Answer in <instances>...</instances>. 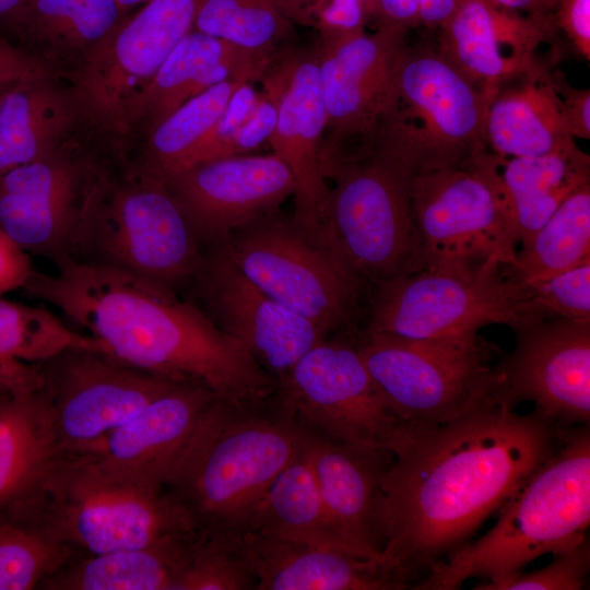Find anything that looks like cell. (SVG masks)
<instances>
[{
    "label": "cell",
    "instance_id": "2e32d148",
    "mask_svg": "<svg viewBox=\"0 0 590 590\" xmlns=\"http://www.w3.org/2000/svg\"><path fill=\"white\" fill-rule=\"evenodd\" d=\"M411 204L426 266H514L519 246L503 206L470 163L413 175Z\"/></svg>",
    "mask_w": 590,
    "mask_h": 590
},
{
    "label": "cell",
    "instance_id": "3957f363",
    "mask_svg": "<svg viewBox=\"0 0 590 590\" xmlns=\"http://www.w3.org/2000/svg\"><path fill=\"white\" fill-rule=\"evenodd\" d=\"M302 444L303 425L275 391L257 402L215 398L163 487L197 531L244 534L270 485Z\"/></svg>",
    "mask_w": 590,
    "mask_h": 590
},
{
    "label": "cell",
    "instance_id": "c3c4849f",
    "mask_svg": "<svg viewBox=\"0 0 590 590\" xmlns=\"http://www.w3.org/2000/svg\"><path fill=\"white\" fill-rule=\"evenodd\" d=\"M377 25L389 24L405 30L420 26L417 0H375Z\"/></svg>",
    "mask_w": 590,
    "mask_h": 590
},
{
    "label": "cell",
    "instance_id": "83f0119b",
    "mask_svg": "<svg viewBox=\"0 0 590 590\" xmlns=\"http://www.w3.org/2000/svg\"><path fill=\"white\" fill-rule=\"evenodd\" d=\"M243 546L256 590L408 589L381 562L248 531Z\"/></svg>",
    "mask_w": 590,
    "mask_h": 590
},
{
    "label": "cell",
    "instance_id": "8fae6325",
    "mask_svg": "<svg viewBox=\"0 0 590 590\" xmlns=\"http://www.w3.org/2000/svg\"><path fill=\"white\" fill-rule=\"evenodd\" d=\"M117 143L90 126L59 148L0 176V228L22 249L58 263L109 170Z\"/></svg>",
    "mask_w": 590,
    "mask_h": 590
},
{
    "label": "cell",
    "instance_id": "ee69618b",
    "mask_svg": "<svg viewBox=\"0 0 590 590\" xmlns=\"http://www.w3.org/2000/svg\"><path fill=\"white\" fill-rule=\"evenodd\" d=\"M557 34L563 33L574 51L590 59V0H559L554 12Z\"/></svg>",
    "mask_w": 590,
    "mask_h": 590
},
{
    "label": "cell",
    "instance_id": "9a60e30c",
    "mask_svg": "<svg viewBox=\"0 0 590 590\" xmlns=\"http://www.w3.org/2000/svg\"><path fill=\"white\" fill-rule=\"evenodd\" d=\"M202 0H148L98 44L69 84L88 120L125 146L139 94L193 30Z\"/></svg>",
    "mask_w": 590,
    "mask_h": 590
},
{
    "label": "cell",
    "instance_id": "44dd1931",
    "mask_svg": "<svg viewBox=\"0 0 590 590\" xmlns=\"http://www.w3.org/2000/svg\"><path fill=\"white\" fill-rule=\"evenodd\" d=\"M199 243L224 241L236 229L278 210L295 182L275 155H235L193 165L165 180Z\"/></svg>",
    "mask_w": 590,
    "mask_h": 590
},
{
    "label": "cell",
    "instance_id": "bcb514c9",
    "mask_svg": "<svg viewBox=\"0 0 590 590\" xmlns=\"http://www.w3.org/2000/svg\"><path fill=\"white\" fill-rule=\"evenodd\" d=\"M33 270L27 252L0 228V296L23 288Z\"/></svg>",
    "mask_w": 590,
    "mask_h": 590
},
{
    "label": "cell",
    "instance_id": "ffe728a7",
    "mask_svg": "<svg viewBox=\"0 0 590 590\" xmlns=\"http://www.w3.org/2000/svg\"><path fill=\"white\" fill-rule=\"evenodd\" d=\"M271 70L280 85V98L276 125L268 142L295 182L293 220L308 238L331 250L327 232L330 188L320 163L326 110L317 51L287 46Z\"/></svg>",
    "mask_w": 590,
    "mask_h": 590
},
{
    "label": "cell",
    "instance_id": "8992f818",
    "mask_svg": "<svg viewBox=\"0 0 590 590\" xmlns=\"http://www.w3.org/2000/svg\"><path fill=\"white\" fill-rule=\"evenodd\" d=\"M201 253L165 181L123 161L94 193L67 259L115 268L174 290L188 282Z\"/></svg>",
    "mask_w": 590,
    "mask_h": 590
},
{
    "label": "cell",
    "instance_id": "f5cc1de1",
    "mask_svg": "<svg viewBox=\"0 0 590 590\" xmlns=\"http://www.w3.org/2000/svg\"><path fill=\"white\" fill-rule=\"evenodd\" d=\"M326 0H306L305 2V25H310L311 12ZM362 3L368 11L370 19L376 17V3L375 0H352Z\"/></svg>",
    "mask_w": 590,
    "mask_h": 590
},
{
    "label": "cell",
    "instance_id": "e0dca14e",
    "mask_svg": "<svg viewBox=\"0 0 590 590\" xmlns=\"http://www.w3.org/2000/svg\"><path fill=\"white\" fill-rule=\"evenodd\" d=\"M389 24L315 47L326 110L321 169L371 148L375 129L406 44Z\"/></svg>",
    "mask_w": 590,
    "mask_h": 590
},
{
    "label": "cell",
    "instance_id": "e575fe53",
    "mask_svg": "<svg viewBox=\"0 0 590 590\" xmlns=\"http://www.w3.org/2000/svg\"><path fill=\"white\" fill-rule=\"evenodd\" d=\"M590 261V182L569 196L518 248L510 278L529 285Z\"/></svg>",
    "mask_w": 590,
    "mask_h": 590
},
{
    "label": "cell",
    "instance_id": "f907efd6",
    "mask_svg": "<svg viewBox=\"0 0 590 590\" xmlns=\"http://www.w3.org/2000/svg\"><path fill=\"white\" fill-rule=\"evenodd\" d=\"M495 5L532 17H552L559 0H488Z\"/></svg>",
    "mask_w": 590,
    "mask_h": 590
},
{
    "label": "cell",
    "instance_id": "74e56055",
    "mask_svg": "<svg viewBox=\"0 0 590 590\" xmlns=\"http://www.w3.org/2000/svg\"><path fill=\"white\" fill-rule=\"evenodd\" d=\"M275 0H202L193 30L243 49L279 55L295 37Z\"/></svg>",
    "mask_w": 590,
    "mask_h": 590
},
{
    "label": "cell",
    "instance_id": "f546056e",
    "mask_svg": "<svg viewBox=\"0 0 590 590\" xmlns=\"http://www.w3.org/2000/svg\"><path fill=\"white\" fill-rule=\"evenodd\" d=\"M90 126L69 83L51 75L15 83L0 104V176L43 157Z\"/></svg>",
    "mask_w": 590,
    "mask_h": 590
},
{
    "label": "cell",
    "instance_id": "ba28073f",
    "mask_svg": "<svg viewBox=\"0 0 590 590\" xmlns=\"http://www.w3.org/2000/svg\"><path fill=\"white\" fill-rule=\"evenodd\" d=\"M332 178L327 232L332 251L375 285L426 267L415 226L413 174L370 148L324 170Z\"/></svg>",
    "mask_w": 590,
    "mask_h": 590
},
{
    "label": "cell",
    "instance_id": "f1b7e54d",
    "mask_svg": "<svg viewBox=\"0 0 590 590\" xmlns=\"http://www.w3.org/2000/svg\"><path fill=\"white\" fill-rule=\"evenodd\" d=\"M554 57H538L497 88L486 115L487 150L505 156H539L574 141L552 80Z\"/></svg>",
    "mask_w": 590,
    "mask_h": 590
},
{
    "label": "cell",
    "instance_id": "9c48e42d",
    "mask_svg": "<svg viewBox=\"0 0 590 590\" xmlns=\"http://www.w3.org/2000/svg\"><path fill=\"white\" fill-rule=\"evenodd\" d=\"M376 286L366 333L436 340L476 334L487 324L515 331L545 319L497 262L429 264Z\"/></svg>",
    "mask_w": 590,
    "mask_h": 590
},
{
    "label": "cell",
    "instance_id": "f35d334b",
    "mask_svg": "<svg viewBox=\"0 0 590 590\" xmlns=\"http://www.w3.org/2000/svg\"><path fill=\"white\" fill-rule=\"evenodd\" d=\"M256 586L241 534L206 535L199 532L176 590H256Z\"/></svg>",
    "mask_w": 590,
    "mask_h": 590
},
{
    "label": "cell",
    "instance_id": "4dcf8cb0",
    "mask_svg": "<svg viewBox=\"0 0 590 590\" xmlns=\"http://www.w3.org/2000/svg\"><path fill=\"white\" fill-rule=\"evenodd\" d=\"M197 530L167 534L145 546L73 558L39 590H176Z\"/></svg>",
    "mask_w": 590,
    "mask_h": 590
},
{
    "label": "cell",
    "instance_id": "ab89813d",
    "mask_svg": "<svg viewBox=\"0 0 590 590\" xmlns=\"http://www.w3.org/2000/svg\"><path fill=\"white\" fill-rule=\"evenodd\" d=\"M521 285L542 318L590 320V261L547 280Z\"/></svg>",
    "mask_w": 590,
    "mask_h": 590
},
{
    "label": "cell",
    "instance_id": "277c9868",
    "mask_svg": "<svg viewBox=\"0 0 590 590\" xmlns=\"http://www.w3.org/2000/svg\"><path fill=\"white\" fill-rule=\"evenodd\" d=\"M590 522L589 425L567 429L557 450L500 508L496 523L436 564L415 590H456L471 578L502 581L586 536Z\"/></svg>",
    "mask_w": 590,
    "mask_h": 590
},
{
    "label": "cell",
    "instance_id": "5b68a950",
    "mask_svg": "<svg viewBox=\"0 0 590 590\" xmlns=\"http://www.w3.org/2000/svg\"><path fill=\"white\" fill-rule=\"evenodd\" d=\"M16 500L36 527L79 557L196 530L164 487L116 474L90 452L58 453Z\"/></svg>",
    "mask_w": 590,
    "mask_h": 590
},
{
    "label": "cell",
    "instance_id": "7dc6e473",
    "mask_svg": "<svg viewBox=\"0 0 590 590\" xmlns=\"http://www.w3.org/2000/svg\"><path fill=\"white\" fill-rule=\"evenodd\" d=\"M50 75L42 63L0 36V83Z\"/></svg>",
    "mask_w": 590,
    "mask_h": 590
},
{
    "label": "cell",
    "instance_id": "60d3db41",
    "mask_svg": "<svg viewBox=\"0 0 590 590\" xmlns=\"http://www.w3.org/2000/svg\"><path fill=\"white\" fill-rule=\"evenodd\" d=\"M543 568L523 570L502 581L483 580L475 590H580L586 587L590 569V544L588 538L575 546L557 553Z\"/></svg>",
    "mask_w": 590,
    "mask_h": 590
},
{
    "label": "cell",
    "instance_id": "d6a6232c",
    "mask_svg": "<svg viewBox=\"0 0 590 590\" xmlns=\"http://www.w3.org/2000/svg\"><path fill=\"white\" fill-rule=\"evenodd\" d=\"M248 531L353 554L331 523L302 449L270 485Z\"/></svg>",
    "mask_w": 590,
    "mask_h": 590
},
{
    "label": "cell",
    "instance_id": "6da1fadb",
    "mask_svg": "<svg viewBox=\"0 0 590 590\" xmlns=\"http://www.w3.org/2000/svg\"><path fill=\"white\" fill-rule=\"evenodd\" d=\"M569 427L519 414L493 393L418 434L381 474V562L411 588L469 543L563 442Z\"/></svg>",
    "mask_w": 590,
    "mask_h": 590
},
{
    "label": "cell",
    "instance_id": "11a10c76",
    "mask_svg": "<svg viewBox=\"0 0 590 590\" xmlns=\"http://www.w3.org/2000/svg\"><path fill=\"white\" fill-rule=\"evenodd\" d=\"M123 16L129 14L135 8H139L148 0H116Z\"/></svg>",
    "mask_w": 590,
    "mask_h": 590
},
{
    "label": "cell",
    "instance_id": "4316f807",
    "mask_svg": "<svg viewBox=\"0 0 590 590\" xmlns=\"http://www.w3.org/2000/svg\"><path fill=\"white\" fill-rule=\"evenodd\" d=\"M123 17L116 0H25L0 36L69 83Z\"/></svg>",
    "mask_w": 590,
    "mask_h": 590
},
{
    "label": "cell",
    "instance_id": "cb8c5ba5",
    "mask_svg": "<svg viewBox=\"0 0 590 590\" xmlns=\"http://www.w3.org/2000/svg\"><path fill=\"white\" fill-rule=\"evenodd\" d=\"M302 452L341 541L353 554L381 562L379 483L393 456L357 450L304 425Z\"/></svg>",
    "mask_w": 590,
    "mask_h": 590
},
{
    "label": "cell",
    "instance_id": "30bf717a",
    "mask_svg": "<svg viewBox=\"0 0 590 590\" xmlns=\"http://www.w3.org/2000/svg\"><path fill=\"white\" fill-rule=\"evenodd\" d=\"M355 345L386 405L414 429L448 423L493 391L497 349L477 333L415 340L365 332Z\"/></svg>",
    "mask_w": 590,
    "mask_h": 590
},
{
    "label": "cell",
    "instance_id": "52a82bcc",
    "mask_svg": "<svg viewBox=\"0 0 590 590\" xmlns=\"http://www.w3.org/2000/svg\"><path fill=\"white\" fill-rule=\"evenodd\" d=\"M489 102L437 47L406 46L371 146L413 175L463 165L487 149Z\"/></svg>",
    "mask_w": 590,
    "mask_h": 590
},
{
    "label": "cell",
    "instance_id": "6f0895ef",
    "mask_svg": "<svg viewBox=\"0 0 590 590\" xmlns=\"http://www.w3.org/2000/svg\"><path fill=\"white\" fill-rule=\"evenodd\" d=\"M0 389H3V388L0 386Z\"/></svg>",
    "mask_w": 590,
    "mask_h": 590
},
{
    "label": "cell",
    "instance_id": "7a4b0ae2",
    "mask_svg": "<svg viewBox=\"0 0 590 590\" xmlns=\"http://www.w3.org/2000/svg\"><path fill=\"white\" fill-rule=\"evenodd\" d=\"M33 270L25 293L60 311L106 354L133 367L208 387L217 399L256 402L276 381L193 303L174 290L110 267L73 260Z\"/></svg>",
    "mask_w": 590,
    "mask_h": 590
},
{
    "label": "cell",
    "instance_id": "681fc988",
    "mask_svg": "<svg viewBox=\"0 0 590 590\" xmlns=\"http://www.w3.org/2000/svg\"><path fill=\"white\" fill-rule=\"evenodd\" d=\"M418 23L429 30H439L457 12L462 0H417Z\"/></svg>",
    "mask_w": 590,
    "mask_h": 590
},
{
    "label": "cell",
    "instance_id": "9f6ffc18",
    "mask_svg": "<svg viewBox=\"0 0 590 590\" xmlns=\"http://www.w3.org/2000/svg\"><path fill=\"white\" fill-rule=\"evenodd\" d=\"M17 83V82H15ZM15 83H0V104L7 94V92L15 84Z\"/></svg>",
    "mask_w": 590,
    "mask_h": 590
},
{
    "label": "cell",
    "instance_id": "7402d4cb",
    "mask_svg": "<svg viewBox=\"0 0 590 590\" xmlns=\"http://www.w3.org/2000/svg\"><path fill=\"white\" fill-rule=\"evenodd\" d=\"M558 34L552 17H532L488 0H462L439 28L437 49L491 98L507 80L526 70L539 47Z\"/></svg>",
    "mask_w": 590,
    "mask_h": 590
},
{
    "label": "cell",
    "instance_id": "7c38bea8",
    "mask_svg": "<svg viewBox=\"0 0 590 590\" xmlns=\"http://www.w3.org/2000/svg\"><path fill=\"white\" fill-rule=\"evenodd\" d=\"M219 244L257 287L326 332L352 317L361 280L340 257L314 243L278 210Z\"/></svg>",
    "mask_w": 590,
    "mask_h": 590
},
{
    "label": "cell",
    "instance_id": "836d02e7",
    "mask_svg": "<svg viewBox=\"0 0 590 590\" xmlns=\"http://www.w3.org/2000/svg\"><path fill=\"white\" fill-rule=\"evenodd\" d=\"M58 453L38 394L0 389V508L24 495Z\"/></svg>",
    "mask_w": 590,
    "mask_h": 590
},
{
    "label": "cell",
    "instance_id": "b9f144b4",
    "mask_svg": "<svg viewBox=\"0 0 590 590\" xmlns=\"http://www.w3.org/2000/svg\"><path fill=\"white\" fill-rule=\"evenodd\" d=\"M258 97L259 93L251 83H241L216 122L189 154L178 173L202 162L227 157L235 135L249 118Z\"/></svg>",
    "mask_w": 590,
    "mask_h": 590
},
{
    "label": "cell",
    "instance_id": "5bb4252c",
    "mask_svg": "<svg viewBox=\"0 0 590 590\" xmlns=\"http://www.w3.org/2000/svg\"><path fill=\"white\" fill-rule=\"evenodd\" d=\"M36 364L42 378L36 393L59 453L91 450L150 402L185 381L83 347L63 350Z\"/></svg>",
    "mask_w": 590,
    "mask_h": 590
},
{
    "label": "cell",
    "instance_id": "1f68e13d",
    "mask_svg": "<svg viewBox=\"0 0 590 590\" xmlns=\"http://www.w3.org/2000/svg\"><path fill=\"white\" fill-rule=\"evenodd\" d=\"M103 351L93 337L74 330L45 307L0 299V386L15 396L35 393L36 363L70 349Z\"/></svg>",
    "mask_w": 590,
    "mask_h": 590
},
{
    "label": "cell",
    "instance_id": "816d5d0a",
    "mask_svg": "<svg viewBox=\"0 0 590 590\" xmlns=\"http://www.w3.org/2000/svg\"><path fill=\"white\" fill-rule=\"evenodd\" d=\"M283 13L293 22L305 25L306 0H275Z\"/></svg>",
    "mask_w": 590,
    "mask_h": 590
},
{
    "label": "cell",
    "instance_id": "484cf974",
    "mask_svg": "<svg viewBox=\"0 0 590 590\" xmlns=\"http://www.w3.org/2000/svg\"><path fill=\"white\" fill-rule=\"evenodd\" d=\"M468 163L493 186L518 246L590 182V157L575 140L539 156H505L486 149Z\"/></svg>",
    "mask_w": 590,
    "mask_h": 590
},
{
    "label": "cell",
    "instance_id": "db71d44e",
    "mask_svg": "<svg viewBox=\"0 0 590 590\" xmlns=\"http://www.w3.org/2000/svg\"><path fill=\"white\" fill-rule=\"evenodd\" d=\"M25 0H0V24L3 23Z\"/></svg>",
    "mask_w": 590,
    "mask_h": 590
},
{
    "label": "cell",
    "instance_id": "f6af8a7d",
    "mask_svg": "<svg viewBox=\"0 0 590 590\" xmlns=\"http://www.w3.org/2000/svg\"><path fill=\"white\" fill-rule=\"evenodd\" d=\"M552 80L559 96L570 134L590 138V91L573 86L560 70L552 71Z\"/></svg>",
    "mask_w": 590,
    "mask_h": 590
},
{
    "label": "cell",
    "instance_id": "d590c367",
    "mask_svg": "<svg viewBox=\"0 0 590 590\" xmlns=\"http://www.w3.org/2000/svg\"><path fill=\"white\" fill-rule=\"evenodd\" d=\"M241 83L236 80L221 82L182 104L141 138L140 154L128 161L163 181L177 174Z\"/></svg>",
    "mask_w": 590,
    "mask_h": 590
},
{
    "label": "cell",
    "instance_id": "d4e9b609",
    "mask_svg": "<svg viewBox=\"0 0 590 590\" xmlns=\"http://www.w3.org/2000/svg\"><path fill=\"white\" fill-rule=\"evenodd\" d=\"M215 398L200 382L181 381L84 452L116 474L163 487L176 457Z\"/></svg>",
    "mask_w": 590,
    "mask_h": 590
},
{
    "label": "cell",
    "instance_id": "8d00e7d4",
    "mask_svg": "<svg viewBox=\"0 0 590 590\" xmlns=\"http://www.w3.org/2000/svg\"><path fill=\"white\" fill-rule=\"evenodd\" d=\"M79 556L45 534L17 500L0 508V590H33Z\"/></svg>",
    "mask_w": 590,
    "mask_h": 590
},
{
    "label": "cell",
    "instance_id": "ac0fdd59",
    "mask_svg": "<svg viewBox=\"0 0 590 590\" xmlns=\"http://www.w3.org/2000/svg\"><path fill=\"white\" fill-rule=\"evenodd\" d=\"M188 282L193 284L196 305L222 332L239 343L276 384L306 353L328 338L323 329L250 282L220 244L202 250Z\"/></svg>",
    "mask_w": 590,
    "mask_h": 590
},
{
    "label": "cell",
    "instance_id": "d6986e66",
    "mask_svg": "<svg viewBox=\"0 0 590 590\" xmlns=\"http://www.w3.org/2000/svg\"><path fill=\"white\" fill-rule=\"evenodd\" d=\"M514 351L495 365L493 396L516 408L532 402L569 427L590 423V320L545 318L517 330Z\"/></svg>",
    "mask_w": 590,
    "mask_h": 590
},
{
    "label": "cell",
    "instance_id": "7bdbcfd3",
    "mask_svg": "<svg viewBox=\"0 0 590 590\" xmlns=\"http://www.w3.org/2000/svg\"><path fill=\"white\" fill-rule=\"evenodd\" d=\"M263 91L246 122L235 135L227 156L250 154L268 142L278 120L280 85L271 67L262 78Z\"/></svg>",
    "mask_w": 590,
    "mask_h": 590
},
{
    "label": "cell",
    "instance_id": "4fadbf2b",
    "mask_svg": "<svg viewBox=\"0 0 590 590\" xmlns=\"http://www.w3.org/2000/svg\"><path fill=\"white\" fill-rule=\"evenodd\" d=\"M275 392L304 426L357 450L396 456L422 433L386 405L352 342L324 339Z\"/></svg>",
    "mask_w": 590,
    "mask_h": 590
},
{
    "label": "cell",
    "instance_id": "603a6c76",
    "mask_svg": "<svg viewBox=\"0 0 590 590\" xmlns=\"http://www.w3.org/2000/svg\"><path fill=\"white\" fill-rule=\"evenodd\" d=\"M276 56L243 49L192 30L168 55L131 108L125 151L182 104L229 80L261 81Z\"/></svg>",
    "mask_w": 590,
    "mask_h": 590
}]
</instances>
